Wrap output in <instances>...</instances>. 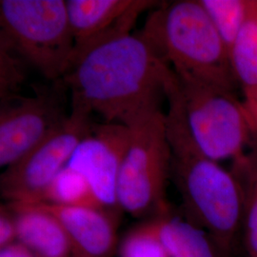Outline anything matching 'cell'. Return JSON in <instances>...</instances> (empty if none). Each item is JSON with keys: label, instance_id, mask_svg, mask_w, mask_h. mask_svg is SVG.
<instances>
[{"label": "cell", "instance_id": "cell-19", "mask_svg": "<svg viewBox=\"0 0 257 257\" xmlns=\"http://www.w3.org/2000/svg\"><path fill=\"white\" fill-rule=\"evenodd\" d=\"M119 257H170L147 220L128 230L118 244Z\"/></svg>", "mask_w": 257, "mask_h": 257}, {"label": "cell", "instance_id": "cell-1", "mask_svg": "<svg viewBox=\"0 0 257 257\" xmlns=\"http://www.w3.org/2000/svg\"><path fill=\"white\" fill-rule=\"evenodd\" d=\"M172 70L139 32L111 37L74 56L62 80L71 104L130 126L161 110Z\"/></svg>", "mask_w": 257, "mask_h": 257}, {"label": "cell", "instance_id": "cell-17", "mask_svg": "<svg viewBox=\"0 0 257 257\" xmlns=\"http://www.w3.org/2000/svg\"><path fill=\"white\" fill-rule=\"evenodd\" d=\"M230 55L248 17L251 0H200Z\"/></svg>", "mask_w": 257, "mask_h": 257}, {"label": "cell", "instance_id": "cell-8", "mask_svg": "<svg viewBox=\"0 0 257 257\" xmlns=\"http://www.w3.org/2000/svg\"><path fill=\"white\" fill-rule=\"evenodd\" d=\"M69 90L62 79L34 87V94L0 100V167L26 156L69 118Z\"/></svg>", "mask_w": 257, "mask_h": 257}, {"label": "cell", "instance_id": "cell-13", "mask_svg": "<svg viewBox=\"0 0 257 257\" xmlns=\"http://www.w3.org/2000/svg\"><path fill=\"white\" fill-rule=\"evenodd\" d=\"M146 220L170 257H226L206 231L172 212Z\"/></svg>", "mask_w": 257, "mask_h": 257}, {"label": "cell", "instance_id": "cell-5", "mask_svg": "<svg viewBox=\"0 0 257 257\" xmlns=\"http://www.w3.org/2000/svg\"><path fill=\"white\" fill-rule=\"evenodd\" d=\"M128 127L130 142L116 188L118 208L138 218L150 219L169 213L167 184L171 179V148L165 111H150Z\"/></svg>", "mask_w": 257, "mask_h": 257}, {"label": "cell", "instance_id": "cell-20", "mask_svg": "<svg viewBox=\"0 0 257 257\" xmlns=\"http://www.w3.org/2000/svg\"><path fill=\"white\" fill-rule=\"evenodd\" d=\"M18 242V228L14 211L8 205H1L0 209V248Z\"/></svg>", "mask_w": 257, "mask_h": 257}, {"label": "cell", "instance_id": "cell-16", "mask_svg": "<svg viewBox=\"0 0 257 257\" xmlns=\"http://www.w3.org/2000/svg\"><path fill=\"white\" fill-rule=\"evenodd\" d=\"M36 203L105 209L88 179L80 172L68 165L56 175Z\"/></svg>", "mask_w": 257, "mask_h": 257}, {"label": "cell", "instance_id": "cell-2", "mask_svg": "<svg viewBox=\"0 0 257 257\" xmlns=\"http://www.w3.org/2000/svg\"><path fill=\"white\" fill-rule=\"evenodd\" d=\"M166 101L171 179L181 196L185 219L206 231L227 256L242 239L243 203L238 180L230 170L200 151L170 93L166 94Z\"/></svg>", "mask_w": 257, "mask_h": 257}, {"label": "cell", "instance_id": "cell-11", "mask_svg": "<svg viewBox=\"0 0 257 257\" xmlns=\"http://www.w3.org/2000/svg\"><path fill=\"white\" fill-rule=\"evenodd\" d=\"M36 204L63 227L75 257H111L118 248L116 212L101 208Z\"/></svg>", "mask_w": 257, "mask_h": 257}, {"label": "cell", "instance_id": "cell-12", "mask_svg": "<svg viewBox=\"0 0 257 257\" xmlns=\"http://www.w3.org/2000/svg\"><path fill=\"white\" fill-rule=\"evenodd\" d=\"M7 205L16 216L18 242L38 257H75L70 239L54 215L36 204Z\"/></svg>", "mask_w": 257, "mask_h": 257}, {"label": "cell", "instance_id": "cell-7", "mask_svg": "<svg viewBox=\"0 0 257 257\" xmlns=\"http://www.w3.org/2000/svg\"><path fill=\"white\" fill-rule=\"evenodd\" d=\"M92 112L71 104L64 124L18 162L5 169L0 177L2 196L9 203H36L66 166L95 123Z\"/></svg>", "mask_w": 257, "mask_h": 257}, {"label": "cell", "instance_id": "cell-22", "mask_svg": "<svg viewBox=\"0 0 257 257\" xmlns=\"http://www.w3.org/2000/svg\"><path fill=\"white\" fill-rule=\"evenodd\" d=\"M248 113L250 114V116L253 120L257 128V93L255 95V98H254V101L252 103V105L250 106V108L248 109Z\"/></svg>", "mask_w": 257, "mask_h": 257}, {"label": "cell", "instance_id": "cell-9", "mask_svg": "<svg viewBox=\"0 0 257 257\" xmlns=\"http://www.w3.org/2000/svg\"><path fill=\"white\" fill-rule=\"evenodd\" d=\"M130 137V128L123 124L95 123L68 164L88 179L99 202L110 211L119 210L116 188Z\"/></svg>", "mask_w": 257, "mask_h": 257}, {"label": "cell", "instance_id": "cell-6", "mask_svg": "<svg viewBox=\"0 0 257 257\" xmlns=\"http://www.w3.org/2000/svg\"><path fill=\"white\" fill-rule=\"evenodd\" d=\"M0 36L47 80L62 79L74 40L66 1L1 0Z\"/></svg>", "mask_w": 257, "mask_h": 257}, {"label": "cell", "instance_id": "cell-4", "mask_svg": "<svg viewBox=\"0 0 257 257\" xmlns=\"http://www.w3.org/2000/svg\"><path fill=\"white\" fill-rule=\"evenodd\" d=\"M195 144L212 160L234 161L257 142V128L236 93L173 72L166 85Z\"/></svg>", "mask_w": 257, "mask_h": 257}, {"label": "cell", "instance_id": "cell-10", "mask_svg": "<svg viewBox=\"0 0 257 257\" xmlns=\"http://www.w3.org/2000/svg\"><path fill=\"white\" fill-rule=\"evenodd\" d=\"M74 56L111 37L132 33L142 13L159 5L151 0H67Z\"/></svg>", "mask_w": 257, "mask_h": 257}, {"label": "cell", "instance_id": "cell-14", "mask_svg": "<svg viewBox=\"0 0 257 257\" xmlns=\"http://www.w3.org/2000/svg\"><path fill=\"white\" fill-rule=\"evenodd\" d=\"M234 75L248 110L257 93V0H251L247 19L230 52Z\"/></svg>", "mask_w": 257, "mask_h": 257}, {"label": "cell", "instance_id": "cell-21", "mask_svg": "<svg viewBox=\"0 0 257 257\" xmlns=\"http://www.w3.org/2000/svg\"><path fill=\"white\" fill-rule=\"evenodd\" d=\"M0 257H38L30 248L21 244L20 242H16L8 247L0 248Z\"/></svg>", "mask_w": 257, "mask_h": 257}, {"label": "cell", "instance_id": "cell-18", "mask_svg": "<svg viewBox=\"0 0 257 257\" xmlns=\"http://www.w3.org/2000/svg\"><path fill=\"white\" fill-rule=\"evenodd\" d=\"M24 58L0 36V100L19 95L26 79Z\"/></svg>", "mask_w": 257, "mask_h": 257}, {"label": "cell", "instance_id": "cell-15", "mask_svg": "<svg viewBox=\"0 0 257 257\" xmlns=\"http://www.w3.org/2000/svg\"><path fill=\"white\" fill-rule=\"evenodd\" d=\"M242 193V242L248 257H257V142L230 169Z\"/></svg>", "mask_w": 257, "mask_h": 257}, {"label": "cell", "instance_id": "cell-3", "mask_svg": "<svg viewBox=\"0 0 257 257\" xmlns=\"http://www.w3.org/2000/svg\"><path fill=\"white\" fill-rule=\"evenodd\" d=\"M139 33L176 76L238 90L228 50L200 0L159 4Z\"/></svg>", "mask_w": 257, "mask_h": 257}]
</instances>
